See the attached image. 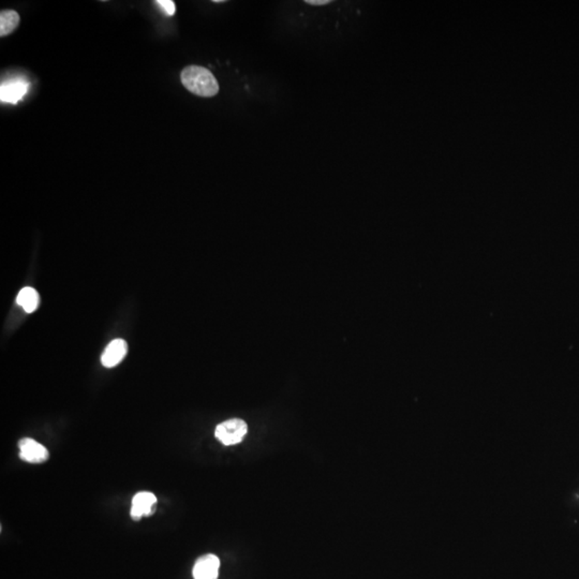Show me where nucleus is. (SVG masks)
Masks as SVG:
<instances>
[{
	"label": "nucleus",
	"mask_w": 579,
	"mask_h": 579,
	"mask_svg": "<svg viewBox=\"0 0 579 579\" xmlns=\"http://www.w3.org/2000/svg\"><path fill=\"white\" fill-rule=\"evenodd\" d=\"M181 83L196 96L210 98L219 92V84L210 70L200 65H189L181 72Z\"/></svg>",
	"instance_id": "f257e3e1"
},
{
	"label": "nucleus",
	"mask_w": 579,
	"mask_h": 579,
	"mask_svg": "<svg viewBox=\"0 0 579 579\" xmlns=\"http://www.w3.org/2000/svg\"><path fill=\"white\" fill-rule=\"evenodd\" d=\"M248 431V426L241 418H231L218 425L215 436L225 445L241 443Z\"/></svg>",
	"instance_id": "f03ea898"
},
{
	"label": "nucleus",
	"mask_w": 579,
	"mask_h": 579,
	"mask_svg": "<svg viewBox=\"0 0 579 579\" xmlns=\"http://www.w3.org/2000/svg\"><path fill=\"white\" fill-rule=\"evenodd\" d=\"M19 458L29 463H42L50 457L48 449L32 438L19 440Z\"/></svg>",
	"instance_id": "7ed1b4c3"
},
{
	"label": "nucleus",
	"mask_w": 579,
	"mask_h": 579,
	"mask_svg": "<svg viewBox=\"0 0 579 579\" xmlns=\"http://www.w3.org/2000/svg\"><path fill=\"white\" fill-rule=\"evenodd\" d=\"M220 560L217 556H202L196 560L193 567V578L194 579H217L219 575Z\"/></svg>",
	"instance_id": "20e7f679"
},
{
	"label": "nucleus",
	"mask_w": 579,
	"mask_h": 579,
	"mask_svg": "<svg viewBox=\"0 0 579 579\" xmlns=\"http://www.w3.org/2000/svg\"><path fill=\"white\" fill-rule=\"evenodd\" d=\"M157 503V498L150 491L139 492L133 497L130 514L134 520L152 514Z\"/></svg>",
	"instance_id": "39448f33"
},
{
	"label": "nucleus",
	"mask_w": 579,
	"mask_h": 579,
	"mask_svg": "<svg viewBox=\"0 0 579 579\" xmlns=\"http://www.w3.org/2000/svg\"><path fill=\"white\" fill-rule=\"evenodd\" d=\"M128 352V345L123 339H114L105 347L101 363L106 368L117 366Z\"/></svg>",
	"instance_id": "423d86ee"
},
{
	"label": "nucleus",
	"mask_w": 579,
	"mask_h": 579,
	"mask_svg": "<svg viewBox=\"0 0 579 579\" xmlns=\"http://www.w3.org/2000/svg\"><path fill=\"white\" fill-rule=\"evenodd\" d=\"M29 84L23 80L7 81L1 84L0 99L7 103H17L28 90Z\"/></svg>",
	"instance_id": "0eeeda50"
},
{
	"label": "nucleus",
	"mask_w": 579,
	"mask_h": 579,
	"mask_svg": "<svg viewBox=\"0 0 579 579\" xmlns=\"http://www.w3.org/2000/svg\"><path fill=\"white\" fill-rule=\"evenodd\" d=\"M38 292L34 287H26L19 291V295L17 297V303L19 306L24 309L27 314H32L36 312L39 306Z\"/></svg>",
	"instance_id": "6e6552de"
},
{
	"label": "nucleus",
	"mask_w": 579,
	"mask_h": 579,
	"mask_svg": "<svg viewBox=\"0 0 579 579\" xmlns=\"http://www.w3.org/2000/svg\"><path fill=\"white\" fill-rule=\"evenodd\" d=\"M19 24V15L13 10H6L0 14V34L1 37L12 34Z\"/></svg>",
	"instance_id": "1a4fd4ad"
},
{
	"label": "nucleus",
	"mask_w": 579,
	"mask_h": 579,
	"mask_svg": "<svg viewBox=\"0 0 579 579\" xmlns=\"http://www.w3.org/2000/svg\"><path fill=\"white\" fill-rule=\"evenodd\" d=\"M158 6L163 10L164 13L167 15H174L175 11H176V7H175V3L172 0H158L156 1Z\"/></svg>",
	"instance_id": "9d476101"
},
{
	"label": "nucleus",
	"mask_w": 579,
	"mask_h": 579,
	"mask_svg": "<svg viewBox=\"0 0 579 579\" xmlns=\"http://www.w3.org/2000/svg\"><path fill=\"white\" fill-rule=\"evenodd\" d=\"M306 3L312 6H325L331 3V0H306Z\"/></svg>",
	"instance_id": "9b49d317"
}]
</instances>
